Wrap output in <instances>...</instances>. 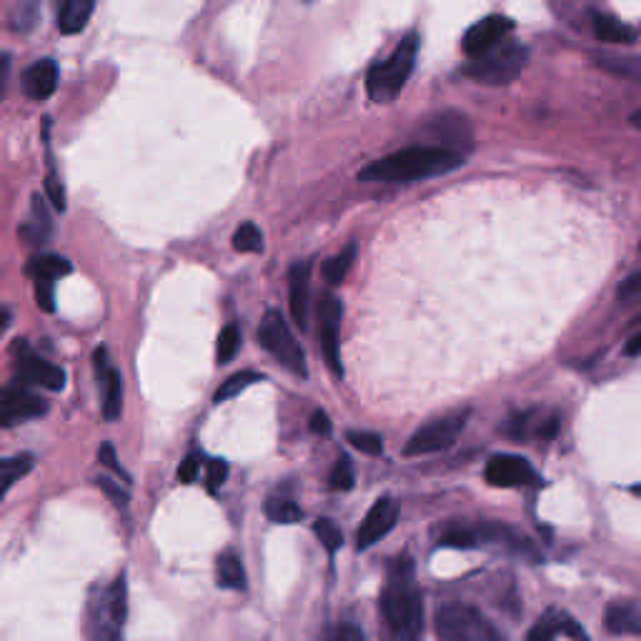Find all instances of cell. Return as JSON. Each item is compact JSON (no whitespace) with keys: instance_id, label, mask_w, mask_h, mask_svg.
<instances>
[{"instance_id":"obj_24","label":"cell","mask_w":641,"mask_h":641,"mask_svg":"<svg viewBox=\"0 0 641 641\" xmlns=\"http://www.w3.org/2000/svg\"><path fill=\"white\" fill-rule=\"evenodd\" d=\"M569 625H572V619H569L566 614L549 609L544 617H541L537 625H533L527 641H554L561 631H569Z\"/></svg>"},{"instance_id":"obj_21","label":"cell","mask_w":641,"mask_h":641,"mask_svg":"<svg viewBox=\"0 0 641 641\" xmlns=\"http://www.w3.org/2000/svg\"><path fill=\"white\" fill-rule=\"evenodd\" d=\"M216 582L224 589H236L244 592L248 582H246V569L240 564V559L234 554V551H226L221 554L216 561Z\"/></svg>"},{"instance_id":"obj_6","label":"cell","mask_w":641,"mask_h":641,"mask_svg":"<svg viewBox=\"0 0 641 641\" xmlns=\"http://www.w3.org/2000/svg\"><path fill=\"white\" fill-rule=\"evenodd\" d=\"M258 344L269 351L281 367H286L291 373L306 379L308 376V363L306 353L301 349V344L296 341V336L286 324V318L281 316V311H266V316L258 326Z\"/></svg>"},{"instance_id":"obj_13","label":"cell","mask_w":641,"mask_h":641,"mask_svg":"<svg viewBox=\"0 0 641 641\" xmlns=\"http://www.w3.org/2000/svg\"><path fill=\"white\" fill-rule=\"evenodd\" d=\"M486 481L498 488H511V486H527L531 481H537V471L524 457H514V453H498L492 457L484 471Z\"/></svg>"},{"instance_id":"obj_12","label":"cell","mask_w":641,"mask_h":641,"mask_svg":"<svg viewBox=\"0 0 641 641\" xmlns=\"http://www.w3.org/2000/svg\"><path fill=\"white\" fill-rule=\"evenodd\" d=\"M398 521V506L394 498H379L376 504L371 506V511L367 514V519L361 521L359 531H356V549L367 551L373 544H379L381 539L389 537V531L396 527Z\"/></svg>"},{"instance_id":"obj_36","label":"cell","mask_w":641,"mask_h":641,"mask_svg":"<svg viewBox=\"0 0 641 641\" xmlns=\"http://www.w3.org/2000/svg\"><path fill=\"white\" fill-rule=\"evenodd\" d=\"M98 461H101V466L105 469H111L115 476H121L126 484H131V474L126 469H123V464L119 461V457H115V449H113V443L111 441H105L101 443V449H98Z\"/></svg>"},{"instance_id":"obj_39","label":"cell","mask_w":641,"mask_h":641,"mask_svg":"<svg viewBox=\"0 0 641 641\" xmlns=\"http://www.w3.org/2000/svg\"><path fill=\"white\" fill-rule=\"evenodd\" d=\"M95 484L103 488V494L111 498V502L119 506V509H126L128 506V502H131V496H128V492L126 488H121V484H115L113 479H109V476H98L95 479Z\"/></svg>"},{"instance_id":"obj_38","label":"cell","mask_w":641,"mask_h":641,"mask_svg":"<svg viewBox=\"0 0 641 641\" xmlns=\"http://www.w3.org/2000/svg\"><path fill=\"white\" fill-rule=\"evenodd\" d=\"M228 479V464L224 459H211L209 466H206V486L211 494H216L221 486L226 484Z\"/></svg>"},{"instance_id":"obj_8","label":"cell","mask_w":641,"mask_h":641,"mask_svg":"<svg viewBox=\"0 0 641 641\" xmlns=\"http://www.w3.org/2000/svg\"><path fill=\"white\" fill-rule=\"evenodd\" d=\"M341 316L344 304L334 293H324L318 304V318H320V351L328 369L336 379L344 376V361H341V346H338V331H341Z\"/></svg>"},{"instance_id":"obj_45","label":"cell","mask_w":641,"mask_h":641,"mask_svg":"<svg viewBox=\"0 0 641 641\" xmlns=\"http://www.w3.org/2000/svg\"><path fill=\"white\" fill-rule=\"evenodd\" d=\"M311 431H314L316 436H328L331 434V418H328L326 412H314V416H311Z\"/></svg>"},{"instance_id":"obj_44","label":"cell","mask_w":641,"mask_h":641,"mask_svg":"<svg viewBox=\"0 0 641 641\" xmlns=\"http://www.w3.org/2000/svg\"><path fill=\"white\" fill-rule=\"evenodd\" d=\"M619 296L621 299H641V271L629 275V279L619 286Z\"/></svg>"},{"instance_id":"obj_47","label":"cell","mask_w":641,"mask_h":641,"mask_svg":"<svg viewBox=\"0 0 641 641\" xmlns=\"http://www.w3.org/2000/svg\"><path fill=\"white\" fill-rule=\"evenodd\" d=\"M627 356H641V334L631 336L627 341Z\"/></svg>"},{"instance_id":"obj_4","label":"cell","mask_w":641,"mask_h":641,"mask_svg":"<svg viewBox=\"0 0 641 641\" xmlns=\"http://www.w3.org/2000/svg\"><path fill=\"white\" fill-rule=\"evenodd\" d=\"M436 637L439 641H502L492 621L464 601H449L439 607Z\"/></svg>"},{"instance_id":"obj_14","label":"cell","mask_w":641,"mask_h":641,"mask_svg":"<svg viewBox=\"0 0 641 641\" xmlns=\"http://www.w3.org/2000/svg\"><path fill=\"white\" fill-rule=\"evenodd\" d=\"M60 80L58 64L53 58H41L35 60L33 66L25 68L23 74V93L31 98V101H48V98L56 93Z\"/></svg>"},{"instance_id":"obj_28","label":"cell","mask_w":641,"mask_h":641,"mask_svg":"<svg viewBox=\"0 0 641 641\" xmlns=\"http://www.w3.org/2000/svg\"><path fill=\"white\" fill-rule=\"evenodd\" d=\"M258 381H263V376L261 373H256V371H238V373H234V376H228L224 384L218 386V391H216V404H221V401H228V398H234V396H238L240 391L244 389H248L251 384H258Z\"/></svg>"},{"instance_id":"obj_41","label":"cell","mask_w":641,"mask_h":641,"mask_svg":"<svg viewBox=\"0 0 641 641\" xmlns=\"http://www.w3.org/2000/svg\"><path fill=\"white\" fill-rule=\"evenodd\" d=\"M46 199L53 203V209L64 213L66 211V189H64V183H60V178L56 173H48L46 178Z\"/></svg>"},{"instance_id":"obj_34","label":"cell","mask_w":641,"mask_h":641,"mask_svg":"<svg viewBox=\"0 0 641 641\" xmlns=\"http://www.w3.org/2000/svg\"><path fill=\"white\" fill-rule=\"evenodd\" d=\"M314 533H316V539L320 541V544L326 547V551H331V554L341 549V544H344V533L331 519H318L314 524Z\"/></svg>"},{"instance_id":"obj_43","label":"cell","mask_w":641,"mask_h":641,"mask_svg":"<svg viewBox=\"0 0 641 641\" xmlns=\"http://www.w3.org/2000/svg\"><path fill=\"white\" fill-rule=\"evenodd\" d=\"M93 367H95V379H98V384H103L105 376H109L111 369H113V363L109 359V351L103 349V346H98L95 353H93Z\"/></svg>"},{"instance_id":"obj_35","label":"cell","mask_w":641,"mask_h":641,"mask_svg":"<svg viewBox=\"0 0 641 641\" xmlns=\"http://www.w3.org/2000/svg\"><path fill=\"white\" fill-rule=\"evenodd\" d=\"M41 0H18V11L13 15V29L15 31H31L35 18H38Z\"/></svg>"},{"instance_id":"obj_18","label":"cell","mask_w":641,"mask_h":641,"mask_svg":"<svg viewBox=\"0 0 641 641\" xmlns=\"http://www.w3.org/2000/svg\"><path fill=\"white\" fill-rule=\"evenodd\" d=\"M53 234V218L48 213L46 206V199H41V195H33V203H31V218L29 224L21 226V236L29 240L33 246H41L46 244Z\"/></svg>"},{"instance_id":"obj_46","label":"cell","mask_w":641,"mask_h":641,"mask_svg":"<svg viewBox=\"0 0 641 641\" xmlns=\"http://www.w3.org/2000/svg\"><path fill=\"white\" fill-rule=\"evenodd\" d=\"M556 434H559V416H551L547 424L539 426V436H541V439H554Z\"/></svg>"},{"instance_id":"obj_1","label":"cell","mask_w":641,"mask_h":641,"mask_svg":"<svg viewBox=\"0 0 641 641\" xmlns=\"http://www.w3.org/2000/svg\"><path fill=\"white\" fill-rule=\"evenodd\" d=\"M414 569L412 556L391 561L379 599L381 619L394 641H418L424 637V596L416 584Z\"/></svg>"},{"instance_id":"obj_40","label":"cell","mask_w":641,"mask_h":641,"mask_svg":"<svg viewBox=\"0 0 641 641\" xmlns=\"http://www.w3.org/2000/svg\"><path fill=\"white\" fill-rule=\"evenodd\" d=\"M53 283L48 279H35V301H38L41 311L53 314L56 311V293H53Z\"/></svg>"},{"instance_id":"obj_11","label":"cell","mask_w":641,"mask_h":641,"mask_svg":"<svg viewBox=\"0 0 641 641\" xmlns=\"http://www.w3.org/2000/svg\"><path fill=\"white\" fill-rule=\"evenodd\" d=\"M0 412H3V426L11 429V426L21 421H31V418L46 416L48 401L41 398L38 394H33L29 384H23V381H15V384L5 386Z\"/></svg>"},{"instance_id":"obj_2","label":"cell","mask_w":641,"mask_h":641,"mask_svg":"<svg viewBox=\"0 0 641 641\" xmlns=\"http://www.w3.org/2000/svg\"><path fill=\"white\" fill-rule=\"evenodd\" d=\"M464 164V150L453 146H408L373 160L359 173L363 183H412L449 173Z\"/></svg>"},{"instance_id":"obj_29","label":"cell","mask_w":641,"mask_h":641,"mask_svg":"<svg viewBox=\"0 0 641 641\" xmlns=\"http://www.w3.org/2000/svg\"><path fill=\"white\" fill-rule=\"evenodd\" d=\"M234 248L238 254H261L263 251L261 228L251 224V221L240 224L234 234Z\"/></svg>"},{"instance_id":"obj_26","label":"cell","mask_w":641,"mask_h":641,"mask_svg":"<svg viewBox=\"0 0 641 641\" xmlns=\"http://www.w3.org/2000/svg\"><path fill=\"white\" fill-rule=\"evenodd\" d=\"M266 516H269L273 524H299L304 519V511H301V506L296 502H291V498L271 496L269 502H266Z\"/></svg>"},{"instance_id":"obj_10","label":"cell","mask_w":641,"mask_h":641,"mask_svg":"<svg viewBox=\"0 0 641 641\" xmlns=\"http://www.w3.org/2000/svg\"><path fill=\"white\" fill-rule=\"evenodd\" d=\"M516 23L506 15H486L479 23L471 25L464 35V53L466 58H479L484 53L502 46L504 41H509Z\"/></svg>"},{"instance_id":"obj_17","label":"cell","mask_w":641,"mask_h":641,"mask_svg":"<svg viewBox=\"0 0 641 641\" xmlns=\"http://www.w3.org/2000/svg\"><path fill=\"white\" fill-rule=\"evenodd\" d=\"M93 11H95V0H60L58 13H56L58 31L64 35H78L80 31H86Z\"/></svg>"},{"instance_id":"obj_42","label":"cell","mask_w":641,"mask_h":641,"mask_svg":"<svg viewBox=\"0 0 641 641\" xmlns=\"http://www.w3.org/2000/svg\"><path fill=\"white\" fill-rule=\"evenodd\" d=\"M199 474H201V453H189V457L181 461V466H178V481H181V484H193V481L199 479Z\"/></svg>"},{"instance_id":"obj_23","label":"cell","mask_w":641,"mask_h":641,"mask_svg":"<svg viewBox=\"0 0 641 641\" xmlns=\"http://www.w3.org/2000/svg\"><path fill=\"white\" fill-rule=\"evenodd\" d=\"M594 33L599 41L619 43V46H625V43H631L637 38V33L631 31L629 25H625L611 15H596L594 18Z\"/></svg>"},{"instance_id":"obj_50","label":"cell","mask_w":641,"mask_h":641,"mask_svg":"<svg viewBox=\"0 0 641 641\" xmlns=\"http://www.w3.org/2000/svg\"><path fill=\"white\" fill-rule=\"evenodd\" d=\"M304 3H311V0H304Z\"/></svg>"},{"instance_id":"obj_31","label":"cell","mask_w":641,"mask_h":641,"mask_svg":"<svg viewBox=\"0 0 641 641\" xmlns=\"http://www.w3.org/2000/svg\"><path fill=\"white\" fill-rule=\"evenodd\" d=\"M238 349H240V331H238L236 324H228V326H224V331H221L218 344H216L218 363L234 361V356H236Z\"/></svg>"},{"instance_id":"obj_7","label":"cell","mask_w":641,"mask_h":641,"mask_svg":"<svg viewBox=\"0 0 641 641\" xmlns=\"http://www.w3.org/2000/svg\"><path fill=\"white\" fill-rule=\"evenodd\" d=\"M469 418H471L469 408H459V412L434 418V421L424 424L421 429L414 431L412 439L406 441L404 453L406 457H424V453L447 451L459 441V436L464 434Z\"/></svg>"},{"instance_id":"obj_16","label":"cell","mask_w":641,"mask_h":641,"mask_svg":"<svg viewBox=\"0 0 641 641\" xmlns=\"http://www.w3.org/2000/svg\"><path fill=\"white\" fill-rule=\"evenodd\" d=\"M308 286H311V263H293L289 273V304L291 316L301 331L308 326Z\"/></svg>"},{"instance_id":"obj_20","label":"cell","mask_w":641,"mask_h":641,"mask_svg":"<svg viewBox=\"0 0 641 641\" xmlns=\"http://www.w3.org/2000/svg\"><path fill=\"white\" fill-rule=\"evenodd\" d=\"M25 271L33 279H48V281H58L68 275L70 271V261L64 256H56V254H41V256H33L29 266H25Z\"/></svg>"},{"instance_id":"obj_27","label":"cell","mask_w":641,"mask_h":641,"mask_svg":"<svg viewBox=\"0 0 641 641\" xmlns=\"http://www.w3.org/2000/svg\"><path fill=\"white\" fill-rule=\"evenodd\" d=\"M33 471V457H8L3 459V464H0V494H8V488H11L18 479L29 476Z\"/></svg>"},{"instance_id":"obj_32","label":"cell","mask_w":641,"mask_h":641,"mask_svg":"<svg viewBox=\"0 0 641 641\" xmlns=\"http://www.w3.org/2000/svg\"><path fill=\"white\" fill-rule=\"evenodd\" d=\"M346 439H349L353 449L369 453V457H381L384 453V439L373 431H349Z\"/></svg>"},{"instance_id":"obj_33","label":"cell","mask_w":641,"mask_h":641,"mask_svg":"<svg viewBox=\"0 0 641 641\" xmlns=\"http://www.w3.org/2000/svg\"><path fill=\"white\" fill-rule=\"evenodd\" d=\"M356 484V476H353V464L349 457H341L334 464L331 471V479H328V486L334 488V492H349Z\"/></svg>"},{"instance_id":"obj_25","label":"cell","mask_w":641,"mask_h":641,"mask_svg":"<svg viewBox=\"0 0 641 641\" xmlns=\"http://www.w3.org/2000/svg\"><path fill=\"white\" fill-rule=\"evenodd\" d=\"M353 261H356V246L353 244L346 246L338 256L328 258V261L324 263V279H326L328 286H338V283H341L346 275H349Z\"/></svg>"},{"instance_id":"obj_3","label":"cell","mask_w":641,"mask_h":641,"mask_svg":"<svg viewBox=\"0 0 641 641\" xmlns=\"http://www.w3.org/2000/svg\"><path fill=\"white\" fill-rule=\"evenodd\" d=\"M418 35L408 33L404 41L398 43L396 50L391 53V58L384 64H376L367 76V91L371 95V101L376 103H389L404 91L408 76L414 74L416 58H418Z\"/></svg>"},{"instance_id":"obj_30","label":"cell","mask_w":641,"mask_h":641,"mask_svg":"<svg viewBox=\"0 0 641 641\" xmlns=\"http://www.w3.org/2000/svg\"><path fill=\"white\" fill-rule=\"evenodd\" d=\"M439 541H441V547H453V549H474L481 544L476 537V529L461 527V524H451V527L443 529Z\"/></svg>"},{"instance_id":"obj_48","label":"cell","mask_w":641,"mask_h":641,"mask_svg":"<svg viewBox=\"0 0 641 641\" xmlns=\"http://www.w3.org/2000/svg\"><path fill=\"white\" fill-rule=\"evenodd\" d=\"M631 126H637V128H641V109L637 111V113H631Z\"/></svg>"},{"instance_id":"obj_49","label":"cell","mask_w":641,"mask_h":641,"mask_svg":"<svg viewBox=\"0 0 641 641\" xmlns=\"http://www.w3.org/2000/svg\"><path fill=\"white\" fill-rule=\"evenodd\" d=\"M351 641H363V637L359 634V629H351Z\"/></svg>"},{"instance_id":"obj_9","label":"cell","mask_w":641,"mask_h":641,"mask_svg":"<svg viewBox=\"0 0 641 641\" xmlns=\"http://www.w3.org/2000/svg\"><path fill=\"white\" fill-rule=\"evenodd\" d=\"M15 359H18V381H23V384L29 386H43L48 391H64L66 389V371L56 367V363H50L46 359H41V356H35L29 344L25 341H18L15 344Z\"/></svg>"},{"instance_id":"obj_19","label":"cell","mask_w":641,"mask_h":641,"mask_svg":"<svg viewBox=\"0 0 641 641\" xmlns=\"http://www.w3.org/2000/svg\"><path fill=\"white\" fill-rule=\"evenodd\" d=\"M604 625H607L611 634H641V611L637 604L629 601L609 604Z\"/></svg>"},{"instance_id":"obj_37","label":"cell","mask_w":641,"mask_h":641,"mask_svg":"<svg viewBox=\"0 0 641 641\" xmlns=\"http://www.w3.org/2000/svg\"><path fill=\"white\" fill-rule=\"evenodd\" d=\"M531 414L529 412H521V414H514L509 421L504 424V434L509 436L514 441H524L529 439V431H531Z\"/></svg>"},{"instance_id":"obj_22","label":"cell","mask_w":641,"mask_h":641,"mask_svg":"<svg viewBox=\"0 0 641 641\" xmlns=\"http://www.w3.org/2000/svg\"><path fill=\"white\" fill-rule=\"evenodd\" d=\"M101 386L103 394V418L105 421H119L121 412H123V379L119 369H111L109 376H105Z\"/></svg>"},{"instance_id":"obj_5","label":"cell","mask_w":641,"mask_h":641,"mask_svg":"<svg viewBox=\"0 0 641 641\" xmlns=\"http://www.w3.org/2000/svg\"><path fill=\"white\" fill-rule=\"evenodd\" d=\"M529 50L527 46L516 41H504L502 46L484 53L479 58H469V66L464 68V76L479 80V83L488 86H504L527 68Z\"/></svg>"},{"instance_id":"obj_15","label":"cell","mask_w":641,"mask_h":641,"mask_svg":"<svg viewBox=\"0 0 641 641\" xmlns=\"http://www.w3.org/2000/svg\"><path fill=\"white\" fill-rule=\"evenodd\" d=\"M88 634L91 641H121L123 639V625L113 619L105 601V589L93 592L91 604H88Z\"/></svg>"}]
</instances>
